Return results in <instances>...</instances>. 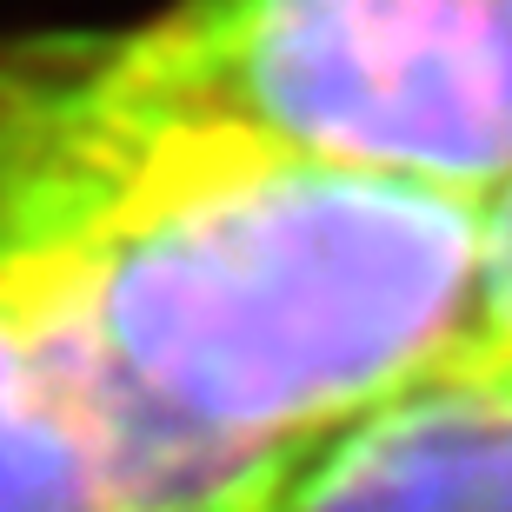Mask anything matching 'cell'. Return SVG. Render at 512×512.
<instances>
[{
	"label": "cell",
	"mask_w": 512,
	"mask_h": 512,
	"mask_svg": "<svg viewBox=\"0 0 512 512\" xmlns=\"http://www.w3.org/2000/svg\"><path fill=\"white\" fill-rule=\"evenodd\" d=\"M479 207L0 47V293L127 512H273L473 326Z\"/></svg>",
	"instance_id": "obj_1"
},
{
	"label": "cell",
	"mask_w": 512,
	"mask_h": 512,
	"mask_svg": "<svg viewBox=\"0 0 512 512\" xmlns=\"http://www.w3.org/2000/svg\"><path fill=\"white\" fill-rule=\"evenodd\" d=\"M94 47L326 167L473 207L512 187V0H180Z\"/></svg>",
	"instance_id": "obj_2"
},
{
	"label": "cell",
	"mask_w": 512,
	"mask_h": 512,
	"mask_svg": "<svg viewBox=\"0 0 512 512\" xmlns=\"http://www.w3.org/2000/svg\"><path fill=\"white\" fill-rule=\"evenodd\" d=\"M273 512H512V366L459 340L326 433Z\"/></svg>",
	"instance_id": "obj_3"
},
{
	"label": "cell",
	"mask_w": 512,
	"mask_h": 512,
	"mask_svg": "<svg viewBox=\"0 0 512 512\" xmlns=\"http://www.w3.org/2000/svg\"><path fill=\"white\" fill-rule=\"evenodd\" d=\"M0 512H127L0 293Z\"/></svg>",
	"instance_id": "obj_4"
},
{
	"label": "cell",
	"mask_w": 512,
	"mask_h": 512,
	"mask_svg": "<svg viewBox=\"0 0 512 512\" xmlns=\"http://www.w3.org/2000/svg\"><path fill=\"white\" fill-rule=\"evenodd\" d=\"M466 346L512 366V187H499L479 207V280H473Z\"/></svg>",
	"instance_id": "obj_5"
}]
</instances>
